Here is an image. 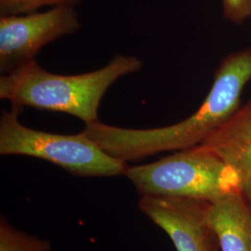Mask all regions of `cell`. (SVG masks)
<instances>
[{
    "instance_id": "1",
    "label": "cell",
    "mask_w": 251,
    "mask_h": 251,
    "mask_svg": "<svg viewBox=\"0 0 251 251\" xmlns=\"http://www.w3.org/2000/svg\"><path fill=\"white\" fill-rule=\"evenodd\" d=\"M251 81V47L228 55L198 111L174 125L146 129L86 125L82 133L104 152L122 161L142 159L158 152L180 151L202 144L240 107L243 90Z\"/></svg>"
},
{
    "instance_id": "2",
    "label": "cell",
    "mask_w": 251,
    "mask_h": 251,
    "mask_svg": "<svg viewBox=\"0 0 251 251\" xmlns=\"http://www.w3.org/2000/svg\"><path fill=\"white\" fill-rule=\"evenodd\" d=\"M142 67L137 57L117 55L99 70L62 75L48 72L32 60L0 77V98L13 107L66 113L88 125L98 121V109L108 89Z\"/></svg>"
},
{
    "instance_id": "3",
    "label": "cell",
    "mask_w": 251,
    "mask_h": 251,
    "mask_svg": "<svg viewBox=\"0 0 251 251\" xmlns=\"http://www.w3.org/2000/svg\"><path fill=\"white\" fill-rule=\"evenodd\" d=\"M125 176L142 197L214 203L241 193L235 171L203 145L177 151L150 164L128 167Z\"/></svg>"
},
{
    "instance_id": "4",
    "label": "cell",
    "mask_w": 251,
    "mask_h": 251,
    "mask_svg": "<svg viewBox=\"0 0 251 251\" xmlns=\"http://www.w3.org/2000/svg\"><path fill=\"white\" fill-rule=\"evenodd\" d=\"M3 111L0 119V154L27 155L50 162L77 177L125 175L126 162L117 159L82 132L54 134L27 127L19 121L22 108Z\"/></svg>"
},
{
    "instance_id": "5",
    "label": "cell",
    "mask_w": 251,
    "mask_h": 251,
    "mask_svg": "<svg viewBox=\"0 0 251 251\" xmlns=\"http://www.w3.org/2000/svg\"><path fill=\"white\" fill-rule=\"evenodd\" d=\"M78 13L72 6L46 11L0 17V70L11 72L34 60L44 46L80 29Z\"/></svg>"
},
{
    "instance_id": "6",
    "label": "cell",
    "mask_w": 251,
    "mask_h": 251,
    "mask_svg": "<svg viewBox=\"0 0 251 251\" xmlns=\"http://www.w3.org/2000/svg\"><path fill=\"white\" fill-rule=\"evenodd\" d=\"M208 202L143 196L138 206L170 236L177 251H222L207 217Z\"/></svg>"
},
{
    "instance_id": "7",
    "label": "cell",
    "mask_w": 251,
    "mask_h": 251,
    "mask_svg": "<svg viewBox=\"0 0 251 251\" xmlns=\"http://www.w3.org/2000/svg\"><path fill=\"white\" fill-rule=\"evenodd\" d=\"M215 152L240 180L241 194L251 201V99L200 144Z\"/></svg>"
},
{
    "instance_id": "8",
    "label": "cell",
    "mask_w": 251,
    "mask_h": 251,
    "mask_svg": "<svg viewBox=\"0 0 251 251\" xmlns=\"http://www.w3.org/2000/svg\"><path fill=\"white\" fill-rule=\"evenodd\" d=\"M208 221L222 251H251V205L241 193L210 203Z\"/></svg>"
},
{
    "instance_id": "9",
    "label": "cell",
    "mask_w": 251,
    "mask_h": 251,
    "mask_svg": "<svg viewBox=\"0 0 251 251\" xmlns=\"http://www.w3.org/2000/svg\"><path fill=\"white\" fill-rule=\"evenodd\" d=\"M0 251H52V248L49 240L16 229L1 216Z\"/></svg>"
},
{
    "instance_id": "10",
    "label": "cell",
    "mask_w": 251,
    "mask_h": 251,
    "mask_svg": "<svg viewBox=\"0 0 251 251\" xmlns=\"http://www.w3.org/2000/svg\"><path fill=\"white\" fill-rule=\"evenodd\" d=\"M82 0H0L1 15H21L39 11L46 7L72 6Z\"/></svg>"
},
{
    "instance_id": "11",
    "label": "cell",
    "mask_w": 251,
    "mask_h": 251,
    "mask_svg": "<svg viewBox=\"0 0 251 251\" xmlns=\"http://www.w3.org/2000/svg\"><path fill=\"white\" fill-rule=\"evenodd\" d=\"M224 16L233 24L241 25L251 18V0H223Z\"/></svg>"
},
{
    "instance_id": "12",
    "label": "cell",
    "mask_w": 251,
    "mask_h": 251,
    "mask_svg": "<svg viewBox=\"0 0 251 251\" xmlns=\"http://www.w3.org/2000/svg\"><path fill=\"white\" fill-rule=\"evenodd\" d=\"M250 203H251V202H250Z\"/></svg>"
}]
</instances>
